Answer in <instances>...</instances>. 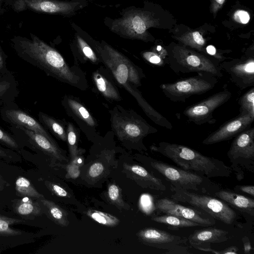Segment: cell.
I'll list each match as a JSON object with an SVG mask.
<instances>
[{"label": "cell", "mask_w": 254, "mask_h": 254, "mask_svg": "<svg viewBox=\"0 0 254 254\" xmlns=\"http://www.w3.org/2000/svg\"><path fill=\"white\" fill-rule=\"evenodd\" d=\"M31 39L19 40L15 45L18 55L47 75L72 86L79 87L80 78L55 49L30 34Z\"/></svg>", "instance_id": "6da1fadb"}, {"label": "cell", "mask_w": 254, "mask_h": 254, "mask_svg": "<svg viewBox=\"0 0 254 254\" xmlns=\"http://www.w3.org/2000/svg\"><path fill=\"white\" fill-rule=\"evenodd\" d=\"M150 148L171 160L180 168L209 179L229 177L233 172L222 161L205 156L184 145L162 141Z\"/></svg>", "instance_id": "7a4b0ae2"}, {"label": "cell", "mask_w": 254, "mask_h": 254, "mask_svg": "<svg viewBox=\"0 0 254 254\" xmlns=\"http://www.w3.org/2000/svg\"><path fill=\"white\" fill-rule=\"evenodd\" d=\"M148 167L171 184V187L214 196L221 186L210 179L151 157L145 159Z\"/></svg>", "instance_id": "3957f363"}, {"label": "cell", "mask_w": 254, "mask_h": 254, "mask_svg": "<svg viewBox=\"0 0 254 254\" xmlns=\"http://www.w3.org/2000/svg\"><path fill=\"white\" fill-rule=\"evenodd\" d=\"M171 189L173 192L171 197L177 202L190 204L227 225H232L236 220V211L229 204L217 197L172 187Z\"/></svg>", "instance_id": "277c9868"}, {"label": "cell", "mask_w": 254, "mask_h": 254, "mask_svg": "<svg viewBox=\"0 0 254 254\" xmlns=\"http://www.w3.org/2000/svg\"><path fill=\"white\" fill-rule=\"evenodd\" d=\"M167 53V64L177 74L206 72L217 78L223 76L220 63L213 58L182 47H174Z\"/></svg>", "instance_id": "5b68a950"}, {"label": "cell", "mask_w": 254, "mask_h": 254, "mask_svg": "<svg viewBox=\"0 0 254 254\" xmlns=\"http://www.w3.org/2000/svg\"><path fill=\"white\" fill-rule=\"evenodd\" d=\"M99 50L103 61L115 78L126 90L132 94L136 88L130 86V83L136 86L141 85V79L144 77L141 69L108 45H103Z\"/></svg>", "instance_id": "8992f818"}, {"label": "cell", "mask_w": 254, "mask_h": 254, "mask_svg": "<svg viewBox=\"0 0 254 254\" xmlns=\"http://www.w3.org/2000/svg\"><path fill=\"white\" fill-rule=\"evenodd\" d=\"M218 82V78L206 72L160 85L165 96L171 101L185 102L190 96L203 94L212 90Z\"/></svg>", "instance_id": "52a82bcc"}, {"label": "cell", "mask_w": 254, "mask_h": 254, "mask_svg": "<svg viewBox=\"0 0 254 254\" xmlns=\"http://www.w3.org/2000/svg\"><path fill=\"white\" fill-rule=\"evenodd\" d=\"M230 168L238 181L244 179L247 172H254V127H250L233 139L227 153Z\"/></svg>", "instance_id": "ba28073f"}, {"label": "cell", "mask_w": 254, "mask_h": 254, "mask_svg": "<svg viewBox=\"0 0 254 254\" xmlns=\"http://www.w3.org/2000/svg\"><path fill=\"white\" fill-rule=\"evenodd\" d=\"M112 126L121 140L142 144L143 138L147 135L155 133L158 130L150 125L136 114L129 115H117L112 117Z\"/></svg>", "instance_id": "9c48e42d"}, {"label": "cell", "mask_w": 254, "mask_h": 254, "mask_svg": "<svg viewBox=\"0 0 254 254\" xmlns=\"http://www.w3.org/2000/svg\"><path fill=\"white\" fill-rule=\"evenodd\" d=\"M231 96V92L224 89L188 106L183 113L188 118V121L195 125L214 124L216 123V120L213 116L214 111L228 102Z\"/></svg>", "instance_id": "30bf717a"}, {"label": "cell", "mask_w": 254, "mask_h": 254, "mask_svg": "<svg viewBox=\"0 0 254 254\" xmlns=\"http://www.w3.org/2000/svg\"><path fill=\"white\" fill-rule=\"evenodd\" d=\"M222 69L230 75L231 81L240 90L254 85V57L245 56L241 59L220 63Z\"/></svg>", "instance_id": "8fae6325"}, {"label": "cell", "mask_w": 254, "mask_h": 254, "mask_svg": "<svg viewBox=\"0 0 254 254\" xmlns=\"http://www.w3.org/2000/svg\"><path fill=\"white\" fill-rule=\"evenodd\" d=\"M155 208L161 213L181 217L199 223L201 226H210L215 224V219L205 212L184 206L169 198L158 199Z\"/></svg>", "instance_id": "7c38bea8"}, {"label": "cell", "mask_w": 254, "mask_h": 254, "mask_svg": "<svg viewBox=\"0 0 254 254\" xmlns=\"http://www.w3.org/2000/svg\"><path fill=\"white\" fill-rule=\"evenodd\" d=\"M0 115L2 120L10 126L23 127L53 139L39 121L19 109L14 103L1 107Z\"/></svg>", "instance_id": "4fadbf2b"}, {"label": "cell", "mask_w": 254, "mask_h": 254, "mask_svg": "<svg viewBox=\"0 0 254 254\" xmlns=\"http://www.w3.org/2000/svg\"><path fill=\"white\" fill-rule=\"evenodd\" d=\"M254 118L248 114H241L225 122L203 141L204 145H211L230 140L243 131L251 127Z\"/></svg>", "instance_id": "5bb4252c"}, {"label": "cell", "mask_w": 254, "mask_h": 254, "mask_svg": "<svg viewBox=\"0 0 254 254\" xmlns=\"http://www.w3.org/2000/svg\"><path fill=\"white\" fill-rule=\"evenodd\" d=\"M137 236L144 244L159 249L170 250L186 244L188 238L172 234L165 231L154 228L140 230Z\"/></svg>", "instance_id": "9a60e30c"}, {"label": "cell", "mask_w": 254, "mask_h": 254, "mask_svg": "<svg viewBox=\"0 0 254 254\" xmlns=\"http://www.w3.org/2000/svg\"><path fill=\"white\" fill-rule=\"evenodd\" d=\"M147 27V22L143 15L130 11L115 20L111 30L126 37L141 38L144 35Z\"/></svg>", "instance_id": "2e32d148"}, {"label": "cell", "mask_w": 254, "mask_h": 254, "mask_svg": "<svg viewBox=\"0 0 254 254\" xmlns=\"http://www.w3.org/2000/svg\"><path fill=\"white\" fill-rule=\"evenodd\" d=\"M78 3L54 0H18L15 4L18 10L29 9L47 13L67 14L73 11Z\"/></svg>", "instance_id": "e0dca14e"}, {"label": "cell", "mask_w": 254, "mask_h": 254, "mask_svg": "<svg viewBox=\"0 0 254 254\" xmlns=\"http://www.w3.org/2000/svg\"><path fill=\"white\" fill-rule=\"evenodd\" d=\"M13 127L22 133L31 144L50 156L52 158L60 161H67L66 157L64 155L53 139L49 138L40 133L23 127Z\"/></svg>", "instance_id": "ac0fdd59"}, {"label": "cell", "mask_w": 254, "mask_h": 254, "mask_svg": "<svg viewBox=\"0 0 254 254\" xmlns=\"http://www.w3.org/2000/svg\"><path fill=\"white\" fill-rule=\"evenodd\" d=\"M228 231L215 228H207L199 229L190 234L188 241L192 247L199 248H208L211 243H223L229 239Z\"/></svg>", "instance_id": "d6986e66"}, {"label": "cell", "mask_w": 254, "mask_h": 254, "mask_svg": "<svg viewBox=\"0 0 254 254\" xmlns=\"http://www.w3.org/2000/svg\"><path fill=\"white\" fill-rule=\"evenodd\" d=\"M124 168L139 186L158 191H165L164 182L139 165H125Z\"/></svg>", "instance_id": "ffe728a7"}, {"label": "cell", "mask_w": 254, "mask_h": 254, "mask_svg": "<svg viewBox=\"0 0 254 254\" xmlns=\"http://www.w3.org/2000/svg\"><path fill=\"white\" fill-rule=\"evenodd\" d=\"M214 196L242 212L252 216L254 215V199L253 198L237 193L231 190L223 189L215 192Z\"/></svg>", "instance_id": "44dd1931"}, {"label": "cell", "mask_w": 254, "mask_h": 254, "mask_svg": "<svg viewBox=\"0 0 254 254\" xmlns=\"http://www.w3.org/2000/svg\"><path fill=\"white\" fill-rule=\"evenodd\" d=\"M18 95L17 84L13 74L9 70L0 72V107L14 103Z\"/></svg>", "instance_id": "7402d4cb"}, {"label": "cell", "mask_w": 254, "mask_h": 254, "mask_svg": "<svg viewBox=\"0 0 254 254\" xmlns=\"http://www.w3.org/2000/svg\"><path fill=\"white\" fill-rule=\"evenodd\" d=\"M94 82L100 92L106 98L113 100H120L118 90L107 78L98 72L93 74Z\"/></svg>", "instance_id": "603a6c76"}, {"label": "cell", "mask_w": 254, "mask_h": 254, "mask_svg": "<svg viewBox=\"0 0 254 254\" xmlns=\"http://www.w3.org/2000/svg\"><path fill=\"white\" fill-rule=\"evenodd\" d=\"M38 119L47 130L60 139L66 141V129L60 121L41 112L38 114Z\"/></svg>", "instance_id": "cb8c5ba5"}, {"label": "cell", "mask_w": 254, "mask_h": 254, "mask_svg": "<svg viewBox=\"0 0 254 254\" xmlns=\"http://www.w3.org/2000/svg\"><path fill=\"white\" fill-rule=\"evenodd\" d=\"M66 107L74 116L82 121L87 126L93 127L96 122L86 108L79 102L71 98L66 99Z\"/></svg>", "instance_id": "d4e9b609"}, {"label": "cell", "mask_w": 254, "mask_h": 254, "mask_svg": "<svg viewBox=\"0 0 254 254\" xmlns=\"http://www.w3.org/2000/svg\"><path fill=\"white\" fill-rule=\"evenodd\" d=\"M151 220L175 228L201 226L200 224L192 221L170 214H164L163 215L154 216L151 217Z\"/></svg>", "instance_id": "484cf974"}, {"label": "cell", "mask_w": 254, "mask_h": 254, "mask_svg": "<svg viewBox=\"0 0 254 254\" xmlns=\"http://www.w3.org/2000/svg\"><path fill=\"white\" fill-rule=\"evenodd\" d=\"M41 202L47 208L50 216L55 222L64 227L68 225L67 213L64 209L50 200L42 199Z\"/></svg>", "instance_id": "4316f807"}, {"label": "cell", "mask_w": 254, "mask_h": 254, "mask_svg": "<svg viewBox=\"0 0 254 254\" xmlns=\"http://www.w3.org/2000/svg\"><path fill=\"white\" fill-rule=\"evenodd\" d=\"M16 212L20 215H37L41 213V209L37 202L25 197L20 200L16 206Z\"/></svg>", "instance_id": "83f0119b"}, {"label": "cell", "mask_w": 254, "mask_h": 254, "mask_svg": "<svg viewBox=\"0 0 254 254\" xmlns=\"http://www.w3.org/2000/svg\"><path fill=\"white\" fill-rule=\"evenodd\" d=\"M15 189L21 195L37 198H43V195L37 191L30 181L23 177H20L16 180Z\"/></svg>", "instance_id": "f1b7e54d"}, {"label": "cell", "mask_w": 254, "mask_h": 254, "mask_svg": "<svg viewBox=\"0 0 254 254\" xmlns=\"http://www.w3.org/2000/svg\"><path fill=\"white\" fill-rule=\"evenodd\" d=\"M87 215L98 223L107 227H114L119 224L118 218L110 214L96 210H89Z\"/></svg>", "instance_id": "f546056e"}, {"label": "cell", "mask_w": 254, "mask_h": 254, "mask_svg": "<svg viewBox=\"0 0 254 254\" xmlns=\"http://www.w3.org/2000/svg\"><path fill=\"white\" fill-rule=\"evenodd\" d=\"M240 113L248 114L254 118V87L252 86L239 99Z\"/></svg>", "instance_id": "4dcf8cb0"}, {"label": "cell", "mask_w": 254, "mask_h": 254, "mask_svg": "<svg viewBox=\"0 0 254 254\" xmlns=\"http://www.w3.org/2000/svg\"><path fill=\"white\" fill-rule=\"evenodd\" d=\"M66 141L67 142L69 153L71 159L73 158L78 152V135L76 129L71 123H68L66 128Z\"/></svg>", "instance_id": "1f68e13d"}, {"label": "cell", "mask_w": 254, "mask_h": 254, "mask_svg": "<svg viewBox=\"0 0 254 254\" xmlns=\"http://www.w3.org/2000/svg\"><path fill=\"white\" fill-rule=\"evenodd\" d=\"M23 222L22 220L0 215V235L16 236L21 232L10 227V225Z\"/></svg>", "instance_id": "d6a6232c"}, {"label": "cell", "mask_w": 254, "mask_h": 254, "mask_svg": "<svg viewBox=\"0 0 254 254\" xmlns=\"http://www.w3.org/2000/svg\"><path fill=\"white\" fill-rule=\"evenodd\" d=\"M107 195L110 201L116 206L124 208L126 207L122 199L121 189L117 185L112 184L109 186Z\"/></svg>", "instance_id": "836d02e7"}, {"label": "cell", "mask_w": 254, "mask_h": 254, "mask_svg": "<svg viewBox=\"0 0 254 254\" xmlns=\"http://www.w3.org/2000/svg\"><path fill=\"white\" fill-rule=\"evenodd\" d=\"M143 57L146 61L155 66H164L168 63V59L159 53L147 52L143 54Z\"/></svg>", "instance_id": "e575fe53"}, {"label": "cell", "mask_w": 254, "mask_h": 254, "mask_svg": "<svg viewBox=\"0 0 254 254\" xmlns=\"http://www.w3.org/2000/svg\"><path fill=\"white\" fill-rule=\"evenodd\" d=\"M78 46L83 55L91 62L96 63L98 59L91 48L80 36H77Z\"/></svg>", "instance_id": "d590c367"}, {"label": "cell", "mask_w": 254, "mask_h": 254, "mask_svg": "<svg viewBox=\"0 0 254 254\" xmlns=\"http://www.w3.org/2000/svg\"><path fill=\"white\" fill-rule=\"evenodd\" d=\"M0 142L13 149H18L19 145L14 137L0 127Z\"/></svg>", "instance_id": "8d00e7d4"}, {"label": "cell", "mask_w": 254, "mask_h": 254, "mask_svg": "<svg viewBox=\"0 0 254 254\" xmlns=\"http://www.w3.org/2000/svg\"><path fill=\"white\" fill-rule=\"evenodd\" d=\"M104 171L103 164L100 162L93 163L89 168L88 175L91 178L96 179L99 178Z\"/></svg>", "instance_id": "74e56055"}, {"label": "cell", "mask_w": 254, "mask_h": 254, "mask_svg": "<svg viewBox=\"0 0 254 254\" xmlns=\"http://www.w3.org/2000/svg\"><path fill=\"white\" fill-rule=\"evenodd\" d=\"M47 186L56 195L63 197H69L67 191L60 186L49 182L47 183Z\"/></svg>", "instance_id": "f35d334b"}, {"label": "cell", "mask_w": 254, "mask_h": 254, "mask_svg": "<svg viewBox=\"0 0 254 254\" xmlns=\"http://www.w3.org/2000/svg\"><path fill=\"white\" fill-rule=\"evenodd\" d=\"M151 200L148 195L143 194L140 197L139 200V205L141 209L146 213L150 211L151 208Z\"/></svg>", "instance_id": "ab89813d"}, {"label": "cell", "mask_w": 254, "mask_h": 254, "mask_svg": "<svg viewBox=\"0 0 254 254\" xmlns=\"http://www.w3.org/2000/svg\"><path fill=\"white\" fill-rule=\"evenodd\" d=\"M79 167L70 162L66 167V177L72 179L77 178L80 174Z\"/></svg>", "instance_id": "60d3db41"}, {"label": "cell", "mask_w": 254, "mask_h": 254, "mask_svg": "<svg viewBox=\"0 0 254 254\" xmlns=\"http://www.w3.org/2000/svg\"><path fill=\"white\" fill-rule=\"evenodd\" d=\"M193 46L198 49H201L205 44V41L200 33L195 31L192 33Z\"/></svg>", "instance_id": "b9f144b4"}, {"label": "cell", "mask_w": 254, "mask_h": 254, "mask_svg": "<svg viewBox=\"0 0 254 254\" xmlns=\"http://www.w3.org/2000/svg\"><path fill=\"white\" fill-rule=\"evenodd\" d=\"M234 18L236 21L243 24H246L249 21L250 15L246 11L239 10L235 13Z\"/></svg>", "instance_id": "7bdbcfd3"}, {"label": "cell", "mask_w": 254, "mask_h": 254, "mask_svg": "<svg viewBox=\"0 0 254 254\" xmlns=\"http://www.w3.org/2000/svg\"><path fill=\"white\" fill-rule=\"evenodd\" d=\"M234 190L254 196V186L253 185H237L235 187Z\"/></svg>", "instance_id": "ee69618b"}, {"label": "cell", "mask_w": 254, "mask_h": 254, "mask_svg": "<svg viewBox=\"0 0 254 254\" xmlns=\"http://www.w3.org/2000/svg\"><path fill=\"white\" fill-rule=\"evenodd\" d=\"M166 254H189L186 247L182 245L178 246L172 250H168Z\"/></svg>", "instance_id": "f6af8a7d"}, {"label": "cell", "mask_w": 254, "mask_h": 254, "mask_svg": "<svg viewBox=\"0 0 254 254\" xmlns=\"http://www.w3.org/2000/svg\"><path fill=\"white\" fill-rule=\"evenodd\" d=\"M6 57L0 48V72H6L8 70L6 67Z\"/></svg>", "instance_id": "bcb514c9"}, {"label": "cell", "mask_w": 254, "mask_h": 254, "mask_svg": "<svg viewBox=\"0 0 254 254\" xmlns=\"http://www.w3.org/2000/svg\"><path fill=\"white\" fill-rule=\"evenodd\" d=\"M244 243V253L248 254L253 250L251 242L247 237H244L243 239Z\"/></svg>", "instance_id": "7dc6e473"}, {"label": "cell", "mask_w": 254, "mask_h": 254, "mask_svg": "<svg viewBox=\"0 0 254 254\" xmlns=\"http://www.w3.org/2000/svg\"><path fill=\"white\" fill-rule=\"evenodd\" d=\"M206 53L210 56L211 57L213 58L216 50V48L212 45H209L208 46L206 49Z\"/></svg>", "instance_id": "c3c4849f"}, {"label": "cell", "mask_w": 254, "mask_h": 254, "mask_svg": "<svg viewBox=\"0 0 254 254\" xmlns=\"http://www.w3.org/2000/svg\"><path fill=\"white\" fill-rule=\"evenodd\" d=\"M7 156V151L0 147V156L5 157Z\"/></svg>", "instance_id": "681fc988"}, {"label": "cell", "mask_w": 254, "mask_h": 254, "mask_svg": "<svg viewBox=\"0 0 254 254\" xmlns=\"http://www.w3.org/2000/svg\"><path fill=\"white\" fill-rule=\"evenodd\" d=\"M217 2H218V3L220 4H222L224 3L225 0H215Z\"/></svg>", "instance_id": "f907efd6"}, {"label": "cell", "mask_w": 254, "mask_h": 254, "mask_svg": "<svg viewBox=\"0 0 254 254\" xmlns=\"http://www.w3.org/2000/svg\"><path fill=\"white\" fill-rule=\"evenodd\" d=\"M1 186L0 184V190L1 189Z\"/></svg>", "instance_id": "816d5d0a"}, {"label": "cell", "mask_w": 254, "mask_h": 254, "mask_svg": "<svg viewBox=\"0 0 254 254\" xmlns=\"http://www.w3.org/2000/svg\"></svg>", "instance_id": "f5cc1de1"}]
</instances>
